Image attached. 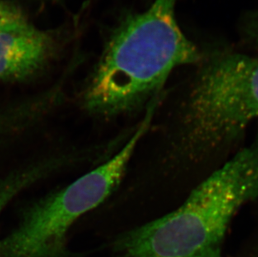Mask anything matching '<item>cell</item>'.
Listing matches in <instances>:
<instances>
[{
	"mask_svg": "<svg viewBox=\"0 0 258 257\" xmlns=\"http://www.w3.org/2000/svg\"><path fill=\"white\" fill-rule=\"evenodd\" d=\"M241 34L246 43L258 49V9L246 15L241 23Z\"/></svg>",
	"mask_w": 258,
	"mask_h": 257,
	"instance_id": "obj_7",
	"label": "cell"
},
{
	"mask_svg": "<svg viewBox=\"0 0 258 257\" xmlns=\"http://www.w3.org/2000/svg\"><path fill=\"white\" fill-rule=\"evenodd\" d=\"M241 257H258V236L255 239L253 245H251L249 250H246Z\"/></svg>",
	"mask_w": 258,
	"mask_h": 257,
	"instance_id": "obj_9",
	"label": "cell"
},
{
	"mask_svg": "<svg viewBox=\"0 0 258 257\" xmlns=\"http://www.w3.org/2000/svg\"><path fill=\"white\" fill-rule=\"evenodd\" d=\"M190 257H223L221 244L210 245Z\"/></svg>",
	"mask_w": 258,
	"mask_h": 257,
	"instance_id": "obj_8",
	"label": "cell"
},
{
	"mask_svg": "<svg viewBox=\"0 0 258 257\" xmlns=\"http://www.w3.org/2000/svg\"><path fill=\"white\" fill-rule=\"evenodd\" d=\"M55 42L34 26L0 33V80L20 81L38 73L49 62Z\"/></svg>",
	"mask_w": 258,
	"mask_h": 257,
	"instance_id": "obj_4",
	"label": "cell"
},
{
	"mask_svg": "<svg viewBox=\"0 0 258 257\" xmlns=\"http://www.w3.org/2000/svg\"><path fill=\"white\" fill-rule=\"evenodd\" d=\"M81 158L79 152L54 155L29 164L0 178V215L10 202L25 189L58 170L77 162Z\"/></svg>",
	"mask_w": 258,
	"mask_h": 257,
	"instance_id": "obj_5",
	"label": "cell"
},
{
	"mask_svg": "<svg viewBox=\"0 0 258 257\" xmlns=\"http://www.w3.org/2000/svg\"><path fill=\"white\" fill-rule=\"evenodd\" d=\"M175 0H154L115 29L84 95L91 114L104 117L146 109L163 95L178 67L200 63V52L175 17Z\"/></svg>",
	"mask_w": 258,
	"mask_h": 257,
	"instance_id": "obj_1",
	"label": "cell"
},
{
	"mask_svg": "<svg viewBox=\"0 0 258 257\" xmlns=\"http://www.w3.org/2000/svg\"><path fill=\"white\" fill-rule=\"evenodd\" d=\"M32 26L27 16L20 8L0 0V33L20 31Z\"/></svg>",
	"mask_w": 258,
	"mask_h": 257,
	"instance_id": "obj_6",
	"label": "cell"
},
{
	"mask_svg": "<svg viewBox=\"0 0 258 257\" xmlns=\"http://www.w3.org/2000/svg\"><path fill=\"white\" fill-rule=\"evenodd\" d=\"M159 104H149L136 131L105 163L27 206L17 227L0 241L1 257H66L69 231L119 187L137 147L151 130Z\"/></svg>",
	"mask_w": 258,
	"mask_h": 257,
	"instance_id": "obj_3",
	"label": "cell"
},
{
	"mask_svg": "<svg viewBox=\"0 0 258 257\" xmlns=\"http://www.w3.org/2000/svg\"><path fill=\"white\" fill-rule=\"evenodd\" d=\"M257 199L258 131L202 178L177 208L117 236L113 251L116 257L192 256L222 244L236 214Z\"/></svg>",
	"mask_w": 258,
	"mask_h": 257,
	"instance_id": "obj_2",
	"label": "cell"
}]
</instances>
